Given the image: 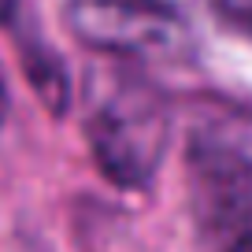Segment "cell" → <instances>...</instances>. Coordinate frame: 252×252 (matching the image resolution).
<instances>
[{"instance_id":"cell-3","label":"cell","mask_w":252,"mask_h":252,"mask_svg":"<svg viewBox=\"0 0 252 252\" xmlns=\"http://www.w3.org/2000/svg\"><path fill=\"white\" fill-rule=\"evenodd\" d=\"M189 200L204 237L234 245L252 234V156L222 134H193L189 141Z\"/></svg>"},{"instance_id":"cell-4","label":"cell","mask_w":252,"mask_h":252,"mask_svg":"<svg viewBox=\"0 0 252 252\" xmlns=\"http://www.w3.org/2000/svg\"><path fill=\"white\" fill-rule=\"evenodd\" d=\"M0 23L11 30L19 56H23V71L30 82L33 96L45 104L52 115H67L71 108V78H67V67H63L60 52L41 37L33 15L26 11L23 0H0Z\"/></svg>"},{"instance_id":"cell-5","label":"cell","mask_w":252,"mask_h":252,"mask_svg":"<svg viewBox=\"0 0 252 252\" xmlns=\"http://www.w3.org/2000/svg\"><path fill=\"white\" fill-rule=\"evenodd\" d=\"M208 8H212L222 23L252 33V0H208Z\"/></svg>"},{"instance_id":"cell-2","label":"cell","mask_w":252,"mask_h":252,"mask_svg":"<svg viewBox=\"0 0 252 252\" xmlns=\"http://www.w3.org/2000/svg\"><path fill=\"white\" fill-rule=\"evenodd\" d=\"M63 26L108 60H145L182 45L186 23L167 0H67Z\"/></svg>"},{"instance_id":"cell-6","label":"cell","mask_w":252,"mask_h":252,"mask_svg":"<svg viewBox=\"0 0 252 252\" xmlns=\"http://www.w3.org/2000/svg\"><path fill=\"white\" fill-rule=\"evenodd\" d=\"M8 119V86H4V74H0V126Z\"/></svg>"},{"instance_id":"cell-1","label":"cell","mask_w":252,"mask_h":252,"mask_svg":"<svg viewBox=\"0 0 252 252\" xmlns=\"http://www.w3.org/2000/svg\"><path fill=\"white\" fill-rule=\"evenodd\" d=\"M86 141L100 174L119 189H149L171 141V104L141 71L111 60L89 71Z\"/></svg>"}]
</instances>
